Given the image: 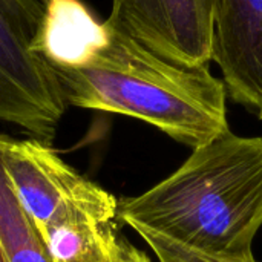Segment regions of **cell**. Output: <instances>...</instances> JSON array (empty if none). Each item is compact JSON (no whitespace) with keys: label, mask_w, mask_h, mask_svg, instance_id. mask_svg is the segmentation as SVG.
I'll return each instance as SVG.
<instances>
[{"label":"cell","mask_w":262,"mask_h":262,"mask_svg":"<svg viewBox=\"0 0 262 262\" xmlns=\"http://www.w3.org/2000/svg\"><path fill=\"white\" fill-rule=\"evenodd\" d=\"M41 0H0V121L52 144L66 112L54 69L32 49Z\"/></svg>","instance_id":"cell-4"},{"label":"cell","mask_w":262,"mask_h":262,"mask_svg":"<svg viewBox=\"0 0 262 262\" xmlns=\"http://www.w3.org/2000/svg\"><path fill=\"white\" fill-rule=\"evenodd\" d=\"M118 221L212 255L253 253L262 227V138L229 130L192 149L166 180L118 200Z\"/></svg>","instance_id":"cell-1"},{"label":"cell","mask_w":262,"mask_h":262,"mask_svg":"<svg viewBox=\"0 0 262 262\" xmlns=\"http://www.w3.org/2000/svg\"><path fill=\"white\" fill-rule=\"evenodd\" d=\"M114 2H117V0H112V3H114Z\"/></svg>","instance_id":"cell-11"},{"label":"cell","mask_w":262,"mask_h":262,"mask_svg":"<svg viewBox=\"0 0 262 262\" xmlns=\"http://www.w3.org/2000/svg\"><path fill=\"white\" fill-rule=\"evenodd\" d=\"M218 0H117L109 17L152 52L183 66H209Z\"/></svg>","instance_id":"cell-5"},{"label":"cell","mask_w":262,"mask_h":262,"mask_svg":"<svg viewBox=\"0 0 262 262\" xmlns=\"http://www.w3.org/2000/svg\"><path fill=\"white\" fill-rule=\"evenodd\" d=\"M212 61L227 95L262 120V0H218Z\"/></svg>","instance_id":"cell-6"},{"label":"cell","mask_w":262,"mask_h":262,"mask_svg":"<svg viewBox=\"0 0 262 262\" xmlns=\"http://www.w3.org/2000/svg\"><path fill=\"white\" fill-rule=\"evenodd\" d=\"M43 18L32 49L52 69L86 66L106 46L111 35L107 20L101 21L81 0H41Z\"/></svg>","instance_id":"cell-7"},{"label":"cell","mask_w":262,"mask_h":262,"mask_svg":"<svg viewBox=\"0 0 262 262\" xmlns=\"http://www.w3.org/2000/svg\"><path fill=\"white\" fill-rule=\"evenodd\" d=\"M0 155L18 204L38 236L51 230L117 229L118 200L43 141L0 134Z\"/></svg>","instance_id":"cell-3"},{"label":"cell","mask_w":262,"mask_h":262,"mask_svg":"<svg viewBox=\"0 0 262 262\" xmlns=\"http://www.w3.org/2000/svg\"><path fill=\"white\" fill-rule=\"evenodd\" d=\"M109 41L86 66L54 69L68 106L141 120L192 149L227 134V91L209 66L152 52L111 21Z\"/></svg>","instance_id":"cell-2"},{"label":"cell","mask_w":262,"mask_h":262,"mask_svg":"<svg viewBox=\"0 0 262 262\" xmlns=\"http://www.w3.org/2000/svg\"><path fill=\"white\" fill-rule=\"evenodd\" d=\"M0 255L5 262H52L31 220L18 204L0 155Z\"/></svg>","instance_id":"cell-8"},{"label":"cell","mask_w":262,"mask_h":262,"mask_svg":"<svg viewBox=\"0 0 262 262\" xmlns=\"http://www.w3.org/2000/svg\"><path fill=\"white\" fill-rule=\"evenodd\" d=\"M138 235L154 252L158 262H258L255 259L253 253L239 255V256L212 255V253L190 249L187 246H183L157 233L138 232Z\"/></svg>","instance_id":"cell-9"},{"label":"cell","mask_w":262,"mask_h":262,"mask_svg":"<svg viewBox=\"0 0 262 262\" xmlns=\"http://www.w3.org/2000/svg\"><path fill=\"white\" fill-rule=\"evenodd\" d=\"M106 262H150V259L144 252L138 250L124 236H121L114 255Z\"/></svg>","instance_id":"cell-10"}]
</instances>
